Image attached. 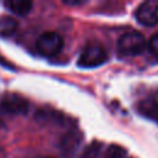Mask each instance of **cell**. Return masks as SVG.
Listing matches in <instances>:
<instances>
[{
    "mask_svg": "<svg viewBox=\"0 0 158 158\" xmlns=\"http://www.w3.org/2000/svg\"><path fill=\"white\" fill-rule=\"evenodd\" d=\"M117 48L123 56H138L146 49V38L138 31L126 32L120 37Z\"/></svg>",
    "mask_w": 158,
    "mask_h": 158,
    "instance_id": "1",
    "label": "cell"
},
{
    "mask_svg": "<svg viewBox=\"0 0 158 158\" xmlns=\"http://www.w3.org/2000/svg\"><path fill=\"white\" fill-rule=\"evenodd\" d=\"M32 5H33L32 1H27V0H9L4 2V6L9 11H11L12 14L20 15V16L27 15L31 11Z\"/></svg>",
    "mask_w": 158,
    "mask_h": 158,
    "instance_id": "6",
    "label": "cell"
},
{
    "mask_svg": "<svg viewBox=\"0 0 158 158\" xmlns=\"http://www.w3.org/2000/svg\"><path fill=\"white\" fill-rule=\"evenodd\" d=\"M1 109L9 114H23L27 110V101L17 94H5L0 104Z\"/></svg>",
    "mask_w": 158,
    "mask_h": 158,
    "instance_id": "5",
    "label": "cell"
},
{
    "mask_svg": "<svg viewBox=\"0 0 158 158\" xmlns=\"http://www.w3.org/2000/svg\"><path fill=\"white\" fill-rule=\"evenodd\" d=\"M63 2L65 5H70V6H78V5H83L84 4V1H68V0H65Z\"/></svg>",
    "mask_w": 158,
    "mask_h": 158,
    "instance_id": "9",
    "label": "cell"
},
{
    "mask_svg": "<svg viewBox=\"0 0 158 158\" xmlns=\"http://www.w3.org/2000/svg\"><path fill=\"white\" fill-rule=\"evenodd\" d=\"M138 23L143 26H156L158 23V0H147L142 2L135 12Z\"/></svg>",
    "mask_w": 158,
    "mask_h": 158,
    "instance_id": "4",
    "label": "cell"
},
{
    "mask_svg": "<svg viewBox=\"0 0 158 158\" xmlns=\"http://www.w3.org/2000/svg\"><path fill=\"white\" fill-rule=\"evenodd\" d=\"M63 38L59 33L53 31L43 32L36 41V49L43 57H54L60 53L63 48Z\"/></svg>",
    "mask_w": 158,
    "mask_h": 158,
    "instance_id": "3",
    "label": "cell"
},
{
    "mask_svg": "<svg viewBox=\"0 0 158 158\" xmlns=\"http://www.w3.org/2000/svg\"><path fill=\"white\" fill-rule=\"evenodd\" d=\"M106 60L107 53L105 48L96 42H90L83 48L78 59V64L83 68H95Z\"/></svg>",
    "mask_w": 158,
    "mask_h": 158,
    "instance_id": "2",
    "label": "cell"
},
{
    "mask_svg": "<svg viewBox=\"0 0 158 158\" xmlns=\"http://www.w3.org/2000/svg\"><path fill=\"white\" fill-rule=\"evenodd\" d=\"M148 49L153 56L158 57V33H156L151 37V40L148 42Z\"/></svg>",
    "mask_w": 158,
    "mask_h": 158,
    "instance_id": "8",
    "label": "cell"
},
{
    "mask_svg": "<svg viewBox=\"0 0 158 158\" xmlns=\"http://www.w3.org/2000/svg\"><path fill=\"white\" fill-rule=\"evenodd\" d=\"M17 26H19V23L14 17L1 16L0 17V36H2V37L11 36L16 31Z\"/></svg>",
    "mask_w": 158,
    "mask_h": 158,
    "instance_id": "7",
    "label": "cell"
}]
</instances>
